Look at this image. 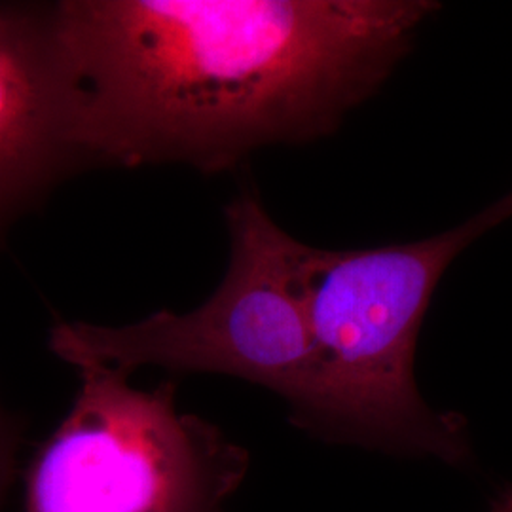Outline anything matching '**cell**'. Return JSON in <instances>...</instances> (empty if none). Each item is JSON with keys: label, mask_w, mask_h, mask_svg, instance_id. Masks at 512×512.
<instances>
[{"label": "cell", "mask_w": 512, "mask_h": 512, "mask_svg": "<svg viewBox=\"0 0 512 512\" xmlns=\"http://www.w3.org/2000/svg\"><path fill=\"white\" fill-rule=\"evenodd\" d=\"M52 25L80 164L207 175L342 126L433 0H61Z\"/></svg>", "instance_id": "6da1fadb"}, {"label": "cell", "mask_w": 512, "mask_h": 512, "mask_svg": "<svg viewBox=\"0 0 512 512\" xmlns=\"http://www.w3.org/2000/svg\"><path fill=\"white\" fill-rule=\"evenodd\" d=\"M512 219V190L439 236L374 249L296 245L294 277L319 355L317 401L304 427L450 465L471 461L467 423L435 412L414 380L421 323L454 258Z\"/></svg>", "instance_id": "7a4b0ae2"}, {"label": "cell", "mask_w": 512, "mask_h": 512, "mask_svg": "<svg viewBox=\"0 0 512 512\" xmlns=\"http://www.w3.org/2000/svg\"><path fill=\"white\" fill-rule=\"evenodd\" d=\"M224 217L228 272L200 308L156 311L124 327L59 321L50 349L78 370L103 366L129 376L154 365L241 378L281 395L306 425L317 401L319 355L294 277L298 239L251 190L228 203Z\"/></svg>", "instance_id": "3957f363"}, {"label": "cell", "mask_w": 512, "mask_h": 512, "mask_svg": "<svg viewBox=\"0 0 512 512\" xmlns=\"http://www.w3.org/2000/svg\"><path fill=\"white\" fill-rule=\"evenodd\" d=\"M80 391L29 480V512H224L249 454L183 414L171 382L80 368Z\"/></svg>", "instance_id": "277c9868"}, {"label": "cell", "mask_w": 512, "mask_h": 512, "mask_svg": "<svg viewBox=\"0 0 512 512\" xmlns=\"http://www.w3.org/2000/svg\"><path fill=\"white\" fill-rule=\"evenodd\" d=\"M78 167L52 8L0 4V243Z\"/></svg>", "instance_id": "5b68a950"}, {"label": "cell", "mask_w": 512, "mask_h": 512, "mask_svg": "<svg viewBox=\"0 0 512 512\" xmlns=\"http://www.w3.org/2000/svg\"><path fill=\"white\" fill-rule=\"evenodd\" d=\"M492 512H512V488H507L495 497Z\"/></svg>", "instance_id": "8992f818"}, {"label": "cell", "mask_w": 512, "mask_h": 512, "mask_svg": "<svg viewBox=\"0 0 512 512\" xmlns=\"http://www.w3.org/2000/svg\"><path fill=\"white\" fill-rule=\"evenodd\" d=\"M6 458V429H4V420L0 418V469Z\"/></svg>", "instance_id": "52a82bcc"}]
</instances>
